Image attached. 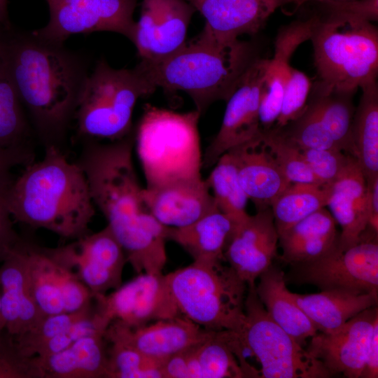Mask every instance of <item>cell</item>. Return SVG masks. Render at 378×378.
<instances>
[{
    "label": "cell",
    "mask_w": 378,
    "mask_h": 378,
    "mask_svg": "<svg viewBox=\"0 0 378 378\" xmlns=\"http://www.w3.org/2000/svg\"><path fill=\"white\" fill-rule=\"evenodd\" d=\"M290 267L286 280L321 290L378 293V233L366 228L356 245L344 251L338 246L318 260Z\"/></svg>",
    "instance_id": "cell-10"
},
{
    "label": "cell",
    "mask_w": 378,
    "mask_h": 378,
    "mask_svg": "<svg viewBox=\"0 0 378 378\" xmlns=\"http://www.w3.org/2000/svg\"><path fill=\"white\" fill-rule=\"evenodd\" d=\"M193 351L198 378L246 377L239 363L243 347L237 333L214 330Z\"/></svg>",
    "instance_id": "cell-33"
},
{
    "label": "cell",
    "mask_w": 378,
    "mask_h": 378,
    "mask_svg": "<svg viewBox=\"0 0 378 378\" xmlns=\"http://www.w3.org/2000/svg\"><path fill=\"white\" fill-rule=\"evenodd\" d=\"M378 377V321L374 324L360 378Z\"/></svg>",
    "instance_id": "cell-48"
},
{
    "label": "cell",
    "mask_w": 378,
    "mask_h": 378,
    "mask_svg": "<svg viewBox=\"0 0 378 378\" xmlns=\"http://www.w3.org/2000/svg\"><path fill=\"white\" fill-rule=\"evenodd\" d=\"M93 298L97 310L107 321L132 328L181 315L163 273H140L111 293Z\"/></svg>",
    "instance_id": "cell-13"
},
{
    "label": "cell",
    "mask_w": 378,
    "mask_h": 378,
    "mask_svg": "<svg viewBox=\"0 0 378 378\" xmlns=\"http://www.w3.org/2000/svg\"><path fill=\"white\" fill-rule=\"evenodd\" d=\"M226 153L232 157L239 183L257 210L270 207L274 200L291 184L263 143L261 133Z\"/></svg>",
    "instance_id": "cell-23"
},
{
    "label": "cell",
    "mask_w": 378,
    "mask_h": 378,
    "mask_svg": "<svg viewBox=\"0 0 378 378\" xmlns=\"http://www.w3.org/2000/svg\"><path fill=\"white\" fill-rule=\"evenodd\" d=\"M186 351L176 354L164 360L163 378H189Z\"/></svg>",
    "instance_id": "cell-47"
},
{
    "label": "cell",
    "mask_w": 378,
    "mask_h": 378,
    "mask_svg": "<svg viewBox=\"0 0 378 378\" xmlns=\"http://www.w3.org/2000/svg\"><path fill=\"white\" fill-rule=\"evenodd\" d=\"M311 1H316L321 3V2H323L326 1H344V0H292V3L295 4L297 6H299L304 4V3H307Z\"/></svg>",
    "instance_id": "cell-51"
},
{
    "label": "cell",
    "mask_w": 378,
    "mask_h": 378,
    "mask_svg": "<svg viewBox=\"0 0 378 378\" xmlns=\"http://www.w3.org/2000/svg\"><path fill=\"white\" fill-rule=\"evenodd\" d=\"M331 185L291 183L270 207L278 234L326 206Z\"/></svg>",
    "instance_id": "cell-34"
},
{
    "label": "cell",
    "mask_w": 378,
    "mask_h": 378,
    "mask_svg": "<svg viewBox=\"0 0 378 378\" xmlns=\"http://www.w3.org/2000/svg\"><path fill=\"white\" fill-rule=\"evenodd\" d=\"M268 59L257 57L227 99L220 127L203 153L202 167H212L230 149L261 133L259 108Z\"/></svg>",
    "instance_id": "cell-14"
},
{
    "label": "cell",
    "mask_w": 378,
    "mask_h": 378,
    "mask_svg": "<svg viewBox=\"0 0 378 378\" xmlns=\"http://www.w3.org/2000/svg\"><path fill=\"white\" fill-rule=\"evenodd\" d=\"M0 37V59L46 146L59 144L74 119L89 75L80 56L57 43L31 34Z\"/></svg>",
    "instance_id": "cell-2"
},
{
    "label": "cell",
    "mask_w": 378,
    "mask_h": 378,
    "mask_svg": "<svg viewBox=\"0 0 378 378\" xmlns=\"http://www.w3.org/2000/svg\"><path fill=\"white\" fill-rule=\"evenodd\" d=\"M94 310L93 302L91 306L77 312L46 315L37 326L20 335L13 337L14 340L23 354L33 357L36 349L41 344L67 331Z\"/></svg>",
    "instance_id": "cell-40"
},
{
    "label": "cell",
    "mask_w": 378,
    "mask_h": 378,
    "mask_svg": "<svg viewBox=\"0 0 378 378\" xmlns=\"http://www.w3.org/2000/svg\"><path fill=\"white\" fill-rule=\"evenodd\" d=\"M257 57L250 42L223 41L200 32L168 56L136 66L157 88L186 93L202 115L214 102L227 100Z\"/></svg>",
    "instance_id": "cell-4"
},
{
    "label": "cell",
    "mask_w": 378,
    "mask_h": 378,
    "mask_svg": "<svg viewBox=\"0 0 378 378\" xmlns=\"http://www.w3.org/2000/svg\"><path fill=\"white\" fill-rule=\"evenodd\" d=\"M295 303L318 332L332 330L361 312L377 305L378 293L327 290L312 294L291 292Z\"/></svg>",
    "instance_id": "cell-29"
},
{
    "label": "cell",
    "mask_w": 378,
    "mask_h": 378,
    "mask_svg": "<svg viewBox=\"0 0 378 378\" xmlns=\"http://www.w3.org/2000/svg\"><path fill=\"white\" fill-rule=\"evenodd\" d=\"M156 88L137 66L114 69L99 61L88 76L75 113L78 134L89 140L125 137L133 132L136 103Z\"/></svg>",
    "instance_id": "cell-7"
},
{
    "label": "cell",
    "mask_w": 378,
    "mask_h": 378,
    "mask_svg": "<svg viewBox=\"0 0 378 378\" xmlns=\"http://www.w3.org/2000/svg\"><path fill=\"white\" fill-rule=\"evenodd\" d=\"M362 94L353 118L354 157L366 181L378 177V85L377 80L361 88Z\"/></svg>",
    "instance_id": "cell-31"
},
{
    "label": "cell",
    "mask_w": 378,
    "mask_h": 378,
    "mask_svg": "<svg viewBox=\"0 0 378 378\" xmlns=\"http://www.w3.org/2000/svg\"><path fill=\"white\" fill-rule=\"evenodd\" d=\"M312 24L313 18L292 22L281 29L276 37L274 55L268 59L261 92L259 108L261 130L273 127L280 114L291 66L290 58L300 44L309 40Z\"/></svg>",
    "instance_id": "cell-24"
},
{
    "label": "cell",
    "mask_w": 378,
    "mask_h": 378,
    "mask_svg": "<svg viewBox=\"0 0 378 378\" xmlns=\"http://www.w3.org/2000/svg\"><path fill=\"white\" fill-rule=\"evenodd\" d=\"M319 81L345 92L376 80L378 30L363 20H332L313 17L310 38Z\"/></svg>",
    "instance_id": "cell-8"
},
{
    "label": "cell",
    "mask_w": 378,
    "mask_h": 378,
    "mask_svg": "<svg viewBox=\"0 0 378 378\" xmlns=\"http://www.w3.org/2000/svg\"><path fill=\"white\" fill-rule=\"evenodd\" d=\"M312 87L309 78L291 66L284 88L281 112L273 127H281L301 113L307 104Z\"/></svg>",
    "instance_id": "cell-41"
},
{
    "label": "cell",
    "mask_w": 378,
    "mask_h": 378,
    "mask_svg": "<svg viewBox=\"0 0 378 378\" xmlns=\"http://www.w3.org/2000/svg\"><path fill=\"white\" fill-rule=\"evenodd\" d=\"M35 300L44 315L74 312L91 306L93 295L74 270L47 248L22 240Z\"/></svg>",
    "instance_id": "cell-12"
},
{
    "label": "cell",
    "mask_w": 378,
    "mask_h": 378,
    "mask_svg": "<svg viewBox=\"0 0 378 378\" xmlns=\"http://www.w3.org/2000/svg\"><path fill=\"white\" fill-rule=\"evenodd\" d=\"M0 378H41L34 356L23 354L6 330H0Z\"/></svg>",
    "instance_id": "cell-42"
},
{
    "label": "cell",
    "mask_w": 378,
    "mask_h": 378,
    "mask_svg": "<svg viewBox=\"0 0 378 378\" xmlns=\"http://www.w3.org/2000/svg\"><path fill=\"white\" fill-rule=\"evenodd\" d=\"M133 132L108 143L89 140L77 161L87 178L95 208L107 221L137 274H162L168 227L150 213L134 160Z\"/></svg>",
    "instance_id": "cell-1"
},
{
    "label": "cell",
    "mask_w": 378,
    "mask_h": 378,
    "mask_svg": "<svg viewBox=\"0 0 378 378\" xmlns=\"http://www.w3.org/2000/svg\"><path fill=\"white\" fill-rule=\"evenodd\" d=\"M354 94L330 88L318 80L312 87L309 97L314 105L320 120L337 148L353 156Z\"/></svg>",
    "instance_id": "cell-32"
},
{
    "label": "cell",
    "mask_w": 378,
    "mask_h": 378,
    "mask_svg": "<svg viewBox=\"0 0 378 378\" xmlns=\"http://www.w3.org/2000/svg\"><path fill=\"white\" fill-rule=\"evenodd\" d=\"M6 191L15 222L42 228L70 239L89 233L95 206L78 163L70 162L59 146H46L44 155L24 167Z\"/></svg>",
    "instance_id": "cell-3"
},
{
    "label": "cell",
    "mask_w": 378,
    "mask_h": 378,
    "mask_svg": "<svg viewBox=\"0 0 378 378\" xmlns=\"http://www.w3.org/2000/svg\"><path fill=\"white\" fill-rule=\"evenodd\" d=\"M34 161V154L27 146L0 147V186L10 184L11 171L18 166H27Z\"/></svg>",
    "instance_id": "cell-46"
},
{
    "label": "cell",
    "mask_w": 378,
    "mask_h": 378,
    "mask_svg": "<svg viewBox=\"0 0 378 378\" xmlns=\"http://www.w3.org/2000/svg\"><path fill=\"white\" fill-rule=\"evenodd\" d=\"M144 197L153 216L170 227L188 225L218 209L204 178L153 190L144 187Z\"/></svg>",
    "instance_id": "cell-25"
},
{
    "label": "cell",
    "mask_w": 378,
    "mask_h": 378,
    "mask_svg": "<svg viewBox=\"0 0 378 378\" xmlns=\"http://www.w3.org/2000/svg\"><path fill=\"white\" fill-rule=\"evenodd\" d=\"M370 217L366 228L378 233V177L366 181Z\"/></svg>",
    "instance_id": "cell-49"
},
{
    "label": "cell",
    "mask_w": 378,
    "mask_h": 378,
    "mask_svg": "<svg viewBox=\"0 0 378 378\" xmlns=\"http://www.w3.org/2000/svg\"><path fill=\"white\" fill-rule=\"evenodd\" d=\"M50 19L36 35L64 43L71 35L113 31L133 40L138 0H46Z\"/></svg>",
    "instance_id": "cell-11"
},
{
    "label": "cell",
    "mask_w": 378,
    "mask_h": 378,
    "mask_svg": "<svg viewBox=\"0 0 378 378\" xmlns=\"http://www.w3.org/2000/svg\"><path fill=\"white\" fill-rule=\"evenodd\" d=\"M55 248L93 297L106 294L122 284L127 257L107 225L99 232H89L71 243Z\"/></svg>",
    "instance_id": "cell-15"
},
{
    "label": "cell",
    "mask_w": 378,
    "mask_h": 378,
    "mask_svg": "<svg viewBox=\"0 0 378 378\" xmlns=\"http://www.w3.org/2000/svg\"><path fill=\"white\" fill-rule=\"evenodd\" d=\"M2 29H3V27L0 26V37H1V34Z\"/></svg>",
    "instance_id": "cell-53"
},
{
    "label": "cell",
    "mask_w": 378,
    "mask_h": 378,
    "mask_svg": "<svg viewBox=\"0 0 378 378\" xmlns=\"http://www.w3.org/2000/svg\"><path fill=\"white\" fill-rule=\"evenodd\" d=\"M22 240L0 266L2 317L5 330L13 337L31 330L46 316L33 293Z\"/></svg>",
    "instance_id": "cell-21"
},
{
    "label": "cell",
    "mask_w": 378,
    "mask_h": 378,
    "mask_svg": "<svg viewBox=\"0 0 378 378\" xmlns=\"http://www.w3.org/2000/svg\"><path fill=\"white\" fill-rule=\"evenodd\" d=\"M29 133L23 106L0 59V147L27 145Z\"/></svg>",
    "instance_id": "cell-36"
},
{
    "label": "cell",
    "mask_w": 378,
    "mask_h": 378,
    "mask_svg": "<svg viewBox=\"0 0 378 378\" xmlns=\"http://www.w3.org/2000/svg\"><path fill=\"white\" fill-rule=\"evenodd\" d=\"M336 224L330 212L323 207L280 232L281 259L293 265L326 255L339 246Z\"/></svg>",
    "instance_id": "cell-26"
},
{
    "label": "cell",
    "mask_w": 378,
    "mask_h": 378,
    "mask_svg": "<svg viewBox=\"0 0 378 378\" xmlns=\"http://www.w3.org/2000/svg\"><path fill=\"white\" fill-rule=\"evenodd\" d=\"M377 321L378 309L375 305L332 330L318 332L310 338L305 349L321 363L330 377L360 378Z\"/></svg>",
    "instance_id": "cell-16"
},
{
    "label": "cell",
    "mask_w": 378,
    "mask_h": 378,
    "mask_svg": "<svg viewBox=\"0 0 378 378\" xmlns=\"http://www.w3.org/2000/svg\"><path fill=\"white\" fill-rule=\"evenodd\" d=\"M237 222L224 252L225 261L248 287L272 264L279 235L271 207L257 210Z\"/></svg>",
    "instance_id": "cell-18"
},
{
    "label": "cell",
    "mask_w": 378,
    "mask_h": 378,
    "mask_svg": "<svg viewBox=\"0 0 378 378\" xmlns=\"http://www.w3.org/2000/svg\"><path fill=\"white\" fill-rule=\"evenodd\" d=\"M205 179L217 208L239 222L248 216V200L238 178L234 162L228 153L222 155Z\"/></svg>",
    "instance_id": "cell-35"
},
{
    "label": "cell",
    "mask_w": 378,
    "mask_h": 378,
    "mask_svg": "<svg viewBox=\"0 0 378 378\" xmlns=\"http://www.w3.org/2000/svg\"><path fill=\"white\" fill-rule=\"evenodd\" d=\"M204 18L202 33L223 41L253 35L279 8L292 0H187Z\"/></svg>",
    "instance_id": "cell-20"
},
{
    "label": "cell",
    "mask_w": 378,
    "mask_h": 378,
    "mask_svg": "<svg viewBox=\"0 0 378 378\" xmlns=\"http://www.w3.org/2000/svg\"><path fill=\"white\" fill-rule=\"evenodd\" d=\"M326 8V20L375 21L378 19V0H344L321 2Z\"/></svg>",
    "instance_id": "cell-44"
},
{
    "label": "cell",
    "mask_w": 378,
    "mask_h": 378,
    "mask_svg": "<svg viewBox=\"0 0 378 378\" xmlns=\"http://www.w3.org/2000/svg\"><path fill=\"white\" fill-rule=\"evenodd\" d=\"M0 186V262H2L9 253L22 239L14 228V220L10 214L6 200V191L9 185Z\"/></svg>",
    "instance_id": "cell-45"
},
{
    "label": "cell",
    "mask_w": 378,
    "mask_h": 378,
    "mask_svg": "<svg viewBox=\"0 0 378 378\" xmlns=\"http://www.w3.org/2000/svg\"><path fill=\"white\" fill-rule=\"evenodd\" d=\"M261 138L280 170L290 183L322 185L305 162L301 149L283 136L278 130L274 127L262 130Z\"/></svg>",
    "instance_id": "cell-37"
},
{
    "label": "cell",
    "mask_w": 378,
    "mask_h": 378,
    "mask_svg": "<svg viewBox=\"0 0 378 378\" xmlns=\"http://www.w3.org/2000/svg\"><path fill=\"white\" fill-rule=\"evenodd\" d=\"M223 260H193L167 274L180 314L210 330L242 333L247 284Z\"/></svg>",
    "instance_id": "cell-6"
},
{
    "label": "cell",
    "mask_w": 378,
    "mask_h": 378,
    "mask_svg": "<svg viewBox=\"0 0 378 378\" xmlns=\"http://www.w3.org/2000/svg\"><path fill=\"white\" fill-rule=\"evenodd\" d=\"M213 331L181 315L136 328L113 321L107 328L104 337L110 343H121L152 358L164 361L200 344Z\"/></svg>",
    "instance_id": "cell-19"
},
{
    "label": "cell",
    "mask_w": 378,
    "mask_h": 378,
    "mask_svg": "<svg viewBox=\"0 0 378 378\" xmlns=\"http://www.w3.org/2000/svg\"><path fill=\"white\" fill-rule=\"evenodd\" d=\"M237 223L217 209L188 225L168 227L167 240L181 246L193 260L225 261L224 252Z\"/></svg>",
    "instance_id": "cell-30"
},
{
    "label": "cell",
    "mask_w": 378,
    "mask_h": 378,
    "mask_svg": "<svg viewBox=\"0 0 378 378\" xmlns=\"http://www.w3.org/2000/svg\"><path fill=\"white\" fill-rule=\"evenodd\" d=\"M5 330L4 322L1 313V291H0V330Z\"/></svg>",
    "instance_id": "cell-52"
},
{
    "label": "cell",
    "mask_w": 378,
    "mask_h": 378,
    "mask_svg": "<svg viewBox=\"0 0 378 378\" xmlns=\"http://www.w3.org/2000/svg\"><path fill=\"white\" fill-rule=\"evenodd\" d=\"M301 151L315 177L324 186L331 185L338 178L352 155L338 149H301Z\"/></svg>",
    "instance_id": "cell-43"
},
{
    "label": "cell",
    "mask_w": 378,
    "mask_h": 378,
    "mask_svg": "<svg viewBox=\"0 0 378 378\" xmlns=\"http://www.w3.org/2000/svg\"><path fill=\"white\" fill-rule=\"evenodd\" d=\"M106 378H163L162 364L134 348L111 342Z\"/></svg>",
    "instance_id": "cell-38"
},
{
    "label": "cell",
    "mask_w": 378,
    "mask_h": 378,
    "mask_svg": "<svg viewBox=\"0 0 378 378\" xmlns=\"http://www.w3.org/2000/svg\"><path fill=\"white\" fill-rule=\"evenodd\" d=\"M326 206L341 227L339 248L344 251L358 244L368 226L370 208L366 180L354 156L331 184Z\"/></svg>",
    "instance_id": "cell-22"
},
{
    "label": "cell",
    "mask_w": 378,
    "mask_h": 378,
    "mask_svg": "<svg viewBox=\"0 0 378 378\" xmlns=\"http://www.w3.org/2000/svg\"><path fill=\"white\" fill-rule=\"evenodd\" d=\"M274 128L301 149L340 150L320 120L309 98L298 116L281 127Z\"/></svg>",
    "instance_id": "cell-39"
},
{
    "label": "cell",
    "mask_w": 378,
    "mask_h": 378,
    "mask_svg": "<svg viewBox=\"0 0 378 378\" xmlns=\"http://www.w3.org/2000/svg\"><path fill=\"white\" fill-rule=\"evenodd\" d=\"M258 279L255 292L268 315L304 347L318 330L292 298L284 272L272 264Z\"/></svg>",
    "instance_id": "cell-27"
},
{
    "label": "cell",
    "mask_w": 378,
    "mask_h": 378,
    "mask_svg": "<svg viewBox=\"0 0 378 378\" xmlns=\"http://www.w3.org/2000/svg\"><path fill=\"white\" fill-rule=\"evenodd\" d=\"M200 116L195 109L179 113L150 104L144 106L134 137L146 189L204 179Z\"/></svg>",
    "instance_id": "cell-5"
},
{
    "label": "cell",
    "mask_w": 378,
    "mask_h": 378,
    "mask_svg": "<svg viewBox=\"0 0 378 378\" xmlns=\"http://www.w3.org/2000/svg\"><path fill=\"white\" fill-rule=\"evenodd\" d=\"M195 11L187 0H143L132 41L141 60H158L181 48Z\"/></svg>",
    "instance_id": "cell-17"
},
{
    "label": "cell",
    "mask_w": 378,
    "mask_h": 378,
    "mask_svg": "<svg viewBox=\"0 0 378 378\" xmlns=\"http://www.w3.org/2000/svg\"><path fill=\"white\" fill-rule=\"evenodd\" d=\"M106 342L102 335L83 337L59 353L34 360L41 378H106Z\"/></svg>",
    "instance_id": "cell-28"
},
{
    "label": "cell",
    "mask_w": 378,
    "mask_h": 378,
    "mask_svg": "<svg viewBox=\"0 0 378 378\" xmlns=\"http://www.w3.org/2000/svg\"><path fill=\"white\" fill-rule=\"evenodd\" d=\"M8 0H0V26L3 27L7 22Z\"/></svg>",
    "instance_id": "cell-50"
},
{
    "label": "cell",
    "mask_w": 378,
    "mask_h": 378,
    "mask_svg": "<svg viewBox=\"0 0 378 378\" xmlns=\"http://www.w3.org/2000/svg\"><path fill=\"white\" fill-rule=\"evenodd\" d=\"M245 323L239 340L260 365L261 378L330 377L312 356L268 315L254 287H248Z\"/></svg>",
    "instance_id": "cell-9"
}]
</instances>
